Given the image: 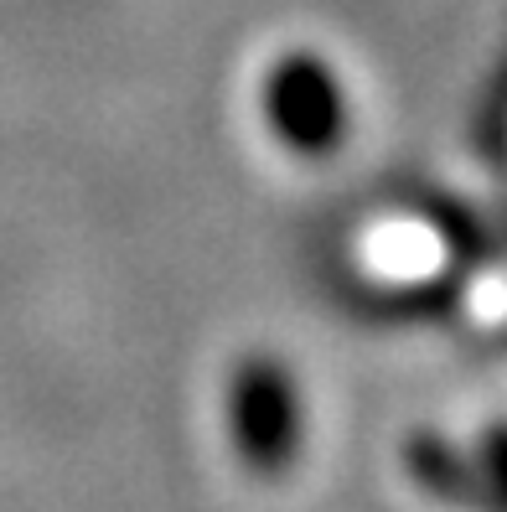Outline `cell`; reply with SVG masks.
I'll return each mask as SVG.
<instances>
[{"label":"cell","instance_id":"1","mask_svg":"<svg viewBox=\"0 0 507 512\" xmlns=\"http://www.w3.org/2000/svg\"><path fill=\"white\" fill-rule=\"evenodd\" d=\"M223 419H228V440L244 471L264 481L295 471V461L306 450V399L280 357L254 352L233 368Z\"/></svg>","mask_w":507,"mask_h":512},{"label":"cell","instance_id":"2","mask_svg":"<svg viewBox=\"0 0 507 512\" xmlns=\"http://www.w3.org/2000/svg\"><path fill=\"white\" fill-rule=\"evenodd\" d=\"M259 109H264L270 135L306 161L337 156L347 145V130H352L342 78L311 47H295V52L275 57L270 73H264V88H259Z\"/></svg>","mask_w":507,"mask_h":512},{"label":"cell","instance_id":"3","mask_svg":"<svg viewBox=\"0 0 507 512\" xmlns=\"http://www.w3.org/2000/svg\"><path fill=\"white\" fill-rule=\"evenodd\" d=\"M404 471L414 476L430 502L451 507V512H492V492L476 466V450L456 445L440 430H414L404 440Z\"/></svg>","mask_w":507,"mask_h":512},{"label":"cell","instance_id":"4","mask_svg":"<svg viewBox=\"0 0 507 512\" xmlns=\"http://www.w3.org/2000/svg\"><path fill=\"white\" fill-rule=\"evenodd\" d=\"M409 207H414V218H420V223L440 238V244H445L451 264L466 269V275L487 269V264L502 254V233H497V223L476 213L466 197L445 192V187H414Z\"/></svg>","mask_w":507,"mask_h":512},{"label":"cell","instance_id":"5","mask_svg":"<svg viewBox=\"0 0 507 512\" xmlns=\"http://www.w3.org/2000/svg\"><path fill=\"white\" fill-rule=\"evenodd\" d=\"M466 269H445L425 280H389V285H363V311L378 321H440L466 306Z\"/></svg>","mask_w":507,"mask_h":512},{"label":"cell","instance_id":"6","mask_svg":"<svg viewBox=\"0 0 507 512\" xmlns=\"http://www.w3.org/2000/svg\"><path fill=\"white\" fill-rule=\"evenodd\" d=\"M471 150L492 176L507 182V37H502V52L492 57L482 94L471 104Z\"/></svg>","mask_w":507,"mask_h":512},{"label":"cell","instance_id":"7","mask_svg":"<svg viewBox=\"0 0 507 512\" xmlns=\"http://www.w3.org/2000/svg\"><path fill=\"white\" fill-rule=\"evenodd\" d=\"M471 450H476V466H482V481L492 492V512H507V419H492Z\"/></svg>","mask_w":507,"mask_h":512},{"label":"cell","instance_id":"8","mask_svg":"<svg viewBox=\"0 0 507 512\" xmlns=\"http://www.w3.org/2000/svg\"><path fill=\"white\" fill-rule=\"evenodd\" d=\"M502 244H507V218H502Z\"/></svg>","mask_w":507,"mask_h":512}]
</instances>
